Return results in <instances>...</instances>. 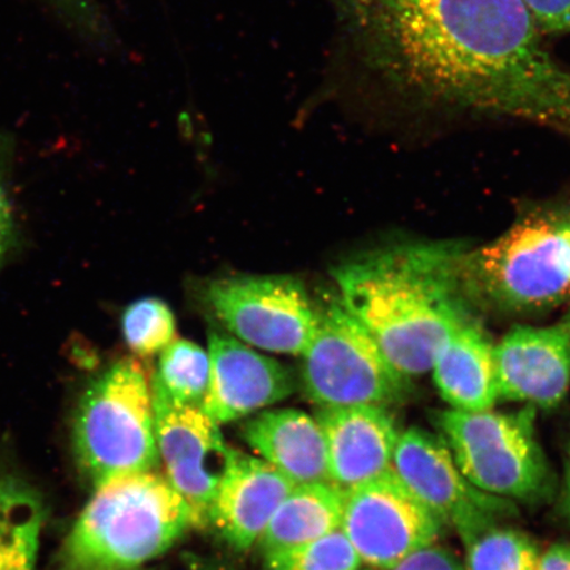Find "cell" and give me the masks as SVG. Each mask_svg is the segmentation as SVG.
<instances>
[{
    "instance_id": "2e32d148",
    "label": "cell",
    "mask_w": 570,
    "mask_h": 570,
    "mask_svg": "<svg viewBox=\"0 0 570 570\" xmlns=\"http://www.w3.org/2000/svg\"><path fill=\"white\" fill-rule=\"evenodd\" d=\"M255 453L294 483L330 482L326 446L316 417L294 409L256 413L242 426Z\"/></svg>"
},
{
    "instance_id": "f1b7e54d",
    "label": "cell",
    "mask_w": 570,
    "mask_h": 570,
    "mask_svg": "<svg viewBox=\"0 0 570 570\" xmlns=\"http://www.w3.org/2000/svg\"><path fill=\"white\" fill-rule=\"evenodd\" d=\"M560 511L561 515L567 519L570 524V470L567 469L564 487H562L560 498Z\"/></svg>"
},
{
    "instance_id": "6da1fadb",
    "label": "cell",
    "mask_w": 570,
    "mask_h": 570,
    "mask_svg": "<svg viewBox=\"0 0 570 570\" xmlns=\"http://www.w3.org/2000/svg\"><path fill=\"white\" fill-rule=\"evenodd\" d=\"M334 21L313 99L395 130L514 120L570 135V70L520 0H327Z\"/></svg>"
},
{
    "instance_id": "603a6c76",
    "label": "cell",
    "mask_w": 570,
    "mask_h": 570,
    "mask_svg": "<svg viewBox=\"0 0 570 570\" xmlns=\"http://www.w3.org/2000/svg\"><path fill=\"white\" fill-rule=\"evenodd\" d=\"M122 331L127 346L135 354H158L176 338L175 315L160 298H141L127 306Z\"/></svg>"
},
{
    "instance_id": "30bf717a",
    "label": "cell",
    "mask_w": 570,
    "mask_h": 570,
    "mask_svg": "<svg viewBox=\"0 0 570 570\" xmlns=\"http://www.w3.org/2000/svg\"><path fill=\"white\" fill-rule=\"evenodd\" d=\"M149 387L159 465L170 487L188 503L195 529H205L234 449L203 404L176 401L154 377Z\"/></svg>"
},
{
    "instance_id": "7a4b0ae2",
    "label": "cell",
    "mask_w": 570,
    "mask_h": 570,
    "mask_svg": "<svg viewBox=\"0 0 570 570\" xmlns=\"http://www.w3.org/2000/svg\"><path fill=\"white\" fill-rule=\"evenodd\" d=\"M468 249L458 242H411L333 271L341 302L410 380L431 372L449 338L476 321L463 283Z\"/></svg>"
},
{
    "instance_id": "d4e9b609",
    "label": "cell",
    "mask_w": 570,
    "mask_h": 570,
    "mask_svg": "<svg viewBox=\"0 0 570 570\" xmlns=\"http://www.w3.org/2000/svg\"><path fill=\"white\" fill-rule=\"evenodd\" d=\"M17 237L16 210H13L10 194L4 146L2 145V139H0V268L9 259L11 249L16 246Z\"/></svg>"
},
{
    "instance_id": "4316f807",
    "label": "cell",
    "mask_w": 570,
    "mask_h": 570,
    "mask_svg": "<svg viewBox=\"0 0 570 570\" xmlns=\"http://www.w3.org/2000/svg\"><path fill=\"white\" fill-rule=\"evenodd\" d=\"M390 570H466L458 556L436 544L424 548Z\"/></svg>"
},
{
    "instance_id": "e0dca14e",
    "label": "cell",
    "mask_w": 570,
    "mask_h": 570,
    "mask_svg": "<svg viewBox=\"0 0 570 570\" xmlns=\"http://www.w3.org/2000/svg\"><path fill=\"white\" fill-rule=\"evenodd\" d=\"M431 370L441 397L452 410L490 411L499 401L494 345L476 321L449 338Z\"/></svg>"
},
{
    "instance_id": "9c48e42d",
    "label": "cell",
    "mask_w": 570,
    "mask_h": 570,
    "mask_svg": "<svg viewBox=\"0 0 570 570\" xmlns=\"http://www.w3.org/2000/svg\"><path fill=\"white\" fill-rule=\"evenodd\" d=\"M392 470L441 523L451 527L466 547L501 520L515 514L508 499L473 487L436 434L411 426L401 433Z\"/></svg>"
},
{
    "instance_id": "8992f818",
    "label": "cell",
    "mask_w": 570,
    "mask_h": 570,
    "mask_svg": "<svg viewBox=\"0 0 570 570\" xmlns=\"http://www.w3.org/2000/svg\"><path fill=\"white\" fill-rule=\"evenodd\" d=\"M455 465L476 489L508 501L539 502L553 474L534 433V409L518 412L441 411L434 419Z\"/></svg>"
},
{
    "instance_id": "9a60e30c",
    "label": "cell",
    "mask_w": 570,
    "mask_h": 570,
    "mask_svg": "<svg viewBox=\"0 0 570 570\" xmlns=\"http://www.w3.org/2000/svg\"><path fill=\"white\" fill-rule=\"evenodd\" d=\"M295 484L256 455L233 452L208 512V525L237 551L259 543L271 518Z\"/></svg>"
},
{
    "instance_id": "ac0fdd59",
    "label": "cell",
    "mask_w": 570,
    "mask_h": 570,
    "mask_svg": "<svg viewBox=\"0 0 570 570\" xmlns=\"http://www.w3.org/2000/svg\"><path fill=\"white\" fill-rule=\"evenodd\" d=\"M344 497L332 482L295 484L262 534L263 552L287 550L340 530Z\"/></svg>"
},
{
    "instance_id": "cb8c5ba5",
    "label": "cell",
    "mask_w": 570,
    "mask_h": 570,
    "mask_svg": "<svg viewBox=\"0 0 570 570\" xmlns=\"http://www.w3.org/2000/svg\"><path fill=\"white\" fill-rule=\"evenodd\" d=\"M543 36L570 35V0H520Z\"/></svg>"
},
{
    "instance_id": "f546056e",
    "label": "cell",
    "mask_w": 570,
    "mask_h": 570,
    "mask_svg": "<svg viewBox=\"0 0 570 570\" xmlns=\"http://www.w3.org/2000/svg\"><path fill=\"white\" fill-rule=\"evenodd\" d=\"M195 570H233V569H229V568H225V567H199Z\"/></svg>"
},
{
    "instance_id": "83f0119b",
    "label": "cell",
    "mask_w": 570,
    "mask_h": 570,
    "mask_svg": "<svg viewBox=\"0 0 570 570\" xmlns=\"http://www.w3.org/2000/svg\"><path fill=\"white\" fill-rule=\"evenodd\" d=\"M537 570H570V544H554L541 553Z\"/></svg>"
},
{
    "instance_id": "4fadbf2b",
    "label": "cell",
    "mask_w": 570,
    "mask_h": 570,
    "mask_svg": "<svg viewBox=\"0 0 570 570\" xmlns=\"http://www.w3.org/2000/svg\"><path fill=\"white\" fill-rule=\"evenodd\" d=\"M208 354L210 375L203 407L218 424L254 415L294 392L287 367L229 334L212 331Z\"/></svg>"
},
{
    "instance_id": "5bb4252c",
    "label": "cell",
    "mask_w": 570,
    "mask_h": 570,
    "mask_svg": "<svg viewBox=\"0 0 570 570\" xmlns=\"http://www.w3.org/2000/svg\"><path fill=\"white\" fill-rule=\"evenodd\" d=\"M315 417L324 434L330 482L345 491L391 469L402 432L390 409L326 407Z\"/></svg>"
},
{
    "instance_id": "1f68e13d",
    "label": "cell",
    "mask_w": 570,
    "mask_h": 570,
    "mask_svg": "<svg viewBox=\"0 0 570 570\" xmlns=\"http://www.w3.org/2000/svg\"><path fill=\"white\" fill-rule=\"evenodd\" d=\"M568 469L570 470V444H569V448H568Z\"/></svg>"
},
{
    "instance_id": "7402d4cb",
    "label": "cell",
    "mask_w": 570,
    "mask_h": 570,
    "mask_svg": "<svg viewBox=\"0 0 570 570\" xmlns=\"http://www.w3.org/2000/svg\"><path fill=\"white\" fill-rule=\"evenodd\" d=\"M267 570H360V554L342 530L287 550L265 553Z\"/></svg>"
},
{
    "instance_id": "8fae6325",
    "label": "cell",
    "mask_w": 570,
    "mask_h": 570,
    "mask_svg": "<svg viewBox=\"0 0 570 570\" xmlns=\"http://www.w3.org/2000/svg\"><path fill=\"white\" fill-rule=\"evenodd\" d=\"M443 527L392 468L345 490L341 530L362 562L374 568L392 569L436 544Z\"/></svg>"
},
{
    "instance_id": "44dd1931",
    "label": "cell",
    "mask_w": 570,
    "mask_h": 570,
    "mask_svg": "<svg viewBox=\"0 0 570 570\" xmlns=\"http://www.w3.org/2000/svg\"><path fill=\"white\" fill-rule=\"evenodd\" d=\"M466 570H537L540 552L523 532L493 527L466 547Z\"/></svg>"
},
{
    "instance_id": "d6986e66",
    "label": "cell",
    "mask_w": 570,
    "mask_h": 570,
    "mask_svg": "<svg viewBox=\"0 0 570 570\" xmlns=\"http://www.w3.org/2000/svg\"><path fill=\"white\" fill-rule=\"evenodd\" d=\"M45 505L30 484L0 474V570H35Z\"/></svg>"
},
{
    "instance_id": "52a82bcc",
    "label": "cell",
    "mask_w": 570,
    "mask_h": 570,
    "mask_svg": "<svg viewBox=\"0 0 570 570\" xmlns=\"http://www.w3.org/2000/svg\"><path fill=\"white\" fill-rule=\"evenodd\" d=\"M304 356L305 395L318 409H390L411 394L410 377L397 372L341 298L317 308L315 336Z\"/></svg>"
},
{
    "instance_id": "ba28073f",
    "label": "cell",
    "mask_w": 570,
    "mask_h": 570,
    "mask_svg": "<svg viewBox=\"0 0 570 570\" xmlns=\"http://www.w3.org/2000/svg\"><path fill=\"white\" fill-rule=\"evenodd\" d=\"M206 298L227 330L263 351L304 355L315 336L317 308L294 276L224 277Z\"/></svg>"
},
{
    "instance_id": "3957f363",
    "label": "cell",
    "mask_w": 570,
    "mask_h": 570,
    "mask_svg": "<svg viewBox=\"0 0 570 570\" xmlns=\"http://www.w3.org/2000/svg\"><path fill=\"white\" fill-rule=\"evenodd\" d=\"M194 515L166 476L153 472L97 484L61 548V570H138L168 552Z\"/></svg>"
},
{
    "instance_id": "ffe728a7",
    "label": "cell",
    "mask_w": 570,
    "mask_h": 570,
    "mask_svg": "<svg viewBox=\"0 0 570 570\" xmlns=\"http://www.w3.org/2000/svg\"><path fill=\"white\" fill-rule=\"evenodd\" d=\"M209 375V354L195 342L175 340L161 352L159 370L153 377L176 401L203 404Z\"/></svg>"
},
{
    "instance_id": "7c38bea8",
    "label": "cell",
    "mask_w": 570,
    "mask_h": 570,
    "mask_svg": "<svg viewBox=\"0 0 570 570\" xmlns=\"http://www.w3.org/2000/svg\"><path fill=\"white\" fill-rule=\"evenodd\" d=\"M499 399L551 410L570 387V337L564 323L518 325L494 345Z\"/></svg>"
},
{
    "instance_id": "277c9868",
    "label": "cell",
    "mask_w": 570,
    "mask_h": 570,
    "mask_svg": "<svg viewBox=\"0 0 570 570\" xmlns=\"http://www.w3.org/2000/svg\"><path fill=\"white\" fill-rule=\"evenodd\" d=\"M463 283L474 306L503 313L570 304V213L529 214L491 244L468 249Z\"/></svg>"
},
{
    "instance_id": "5b68a950",
    "label": "cell",
    "mask_w": 570,
    "mask_h": 570,
    "mask_svg": "<svg viewBox=\"0 0 570 570\" xmlns=\"http://www.w3.org/2000/svg\"><path fill=\"white\" fill-rule=\"evenodd\" d=\"M73 444L95 488L159 465L151 387L139 362L112 363L89 383L77 405Z\"/></svg>"
},
{
    "instance_id": "484cf974",
    "label": "cell",
    "mask_w": 570,
    "mask_h": 570,
    "mask_svg": "<svg viewBox=\"0 0 570 570\" xmlns=\"http://www.w3.org/2000/svg\"><path fill=\"white\" fill-rule=\"evenodd\" d=\"M57 16L77 33L95 31L104 12L96 0H47Z\"/></svg>"
},
{
    "instance_id": "4dcf8cb0",
    "label": "cell",
    "mask_w": 570,
    "mask_h": 570,
    "mask_svg": "<svg viewBox=\"0 0 570 570\" xmlns=\"http://www.w3.org/2000/svg\"><path fill=\"white\" fill-rule=\"evenodd\" d=\"M562 323L566 324L567 330L569 332V337H570V311H569L568 315L564 317V320H562Z\"/></svg>"
}]
</instances>
